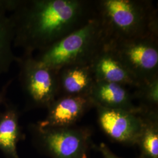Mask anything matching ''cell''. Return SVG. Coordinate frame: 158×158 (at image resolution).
I'll return each instance as SVG.
<instances>
[{
    "label": "cell",
    "instance_id": "6da1fadb",
    "mask_svg": "<svg viewBox=\"0 0 158 158\" xmlns=\"http://www.w3.org/2000/svg\"><path fill=\"white\" fill-rule=\"evenodd\" d=\"M14 47L25 55L43 51L94 15V1L10 0Z\"/></svg>",
    "mask_w": 158,
    "mask_h": 158
},
{
    "label": "cell",
    "instance_id": "7a4b0ae2",
    "mask_svg": "<svg viewBox=\"0 0 158 158\" xmlns=\"http://www.w3.org/2000/svg\"><path fill=\"white\" fill-rule=\"evenodd\" d=\"M94 10L108 42L158 36V11L148 0H98Z\"/></svg>",
    "mask_w": 158,
    "mask_h": 158
},
{
    "label": "cell",
    "instance_id": "3957f363",
    "mask_svg": "<svg viewBox=\"0 0 158 158\" xmlns=\"http://www.w3.org/2000/svg\"><path fill=\"white\" fill-rule=\"evenodd\" d=\"M107 42L104 29L94 13L79 28L39 52L35 57L58 72L72 65L90 64Z\"/></svg>",
    "mask_w": 158,
    "mask_h": 158
},
{
    "label": "cell",
    "instance_id": "277c9868",
    "mask_svg": "<svg viewBox=\"0 0 158 158\" xmlns=\"http://www.w3.org/2000/svg\"><path fill=\"white\" fill-rule=\"evenodd\" d=\"M29 130L35 146L50 158H90L91 131L75 125L69 127H42L31 124Z\"/></svg>",
    "mask_w": 158,
    "mask_h": 158
},
{
    "label": "cell",
    "instance_id": "5b68a950",
    "mask_svg": "<svg viewBox=\"0 0 158 158\" xmlns=\"http://www.w3.org/2000/svg\"><path fill=\"white\" fill-rule=\"evenodd\" d=\"M19 81L27 101V107L48 108L59 95L58 72L33 55L18 57Z\"/></svg>",
    "mask_w": 158,
    "mask_h": 158
},
{
    "label": "cell",
    "instance_id": "8992f818",
    "mask_svg": "<svg viewBox=\"0 0 158 158\" xmlns=\"http://www.w3.org/2000/svg\"><path fill=\"white\" fill-rule=\"evenodd\" d=\"M158 37L149 36L108 44L141 84L158 77Z\"/></svg>",
    "mask_w": 158,
    "mask_h": 158
},
{
    "label": "cell",
    "instance_id": "52a82bcc",
    "mask_svg": "<svg viewBox=\"0 0 158 158\" xmlns=\"http://www.w3.org/2000/svg\"><path fill=\"white\" fill-rule=\"evenodd\" d=\"M100 127L114 141L136 145L143 126L142 112L135 113L123 110L94 106Z\"/></svg>",
    "mask_w": 158,
    "mask_h": 158
},
{
    "label": "cell",
    "instance_id": "ba28073f",
    "mask_svg": "<svg viewBox=\"0 0 158 158\" xmlns=\"http://www.w3.org/2000/svg\"><path fill=\"white\" fill-rule=\"evenodd\" d=\"M94 103L89 96H61L48 107L45 118L37 123L42 127H69L75 125Z\"/></svg>",
    "mask_w": 158,
    "mask_h": 158
},
{
    "label": "cell",
    "instance_id": "9c48e42d",
    "mask_svg": "<svg viewBox=\"0 0 158 158\" xmlns=\"http://www.w3.org/2000/svg\"><path fill=\"white\" fill-rule=\"evenodd\" d=\"M90 66L96 80L134 88L140 85L121 62L108 42L93 60Z\"/></svg>",
    "mask_w": 158,
    "mask_h": 158
},
{
    "label": "cell",
    "instance_id": "30bf717a",
    "mask_svg": "<svg viewBox=\"0 0 158 158\" xmlns=\"http://www.w3.org/2000/svg\"><path fill=\"white\" fill-rule=\"evenodd\" d=\"M89 96L94 106L141 113L143 110L134 103V97L127 87L114 83L95 80Z\"/></svg>",
    "mask_w": 158,
    "mask_h": 158
},
{
    "label": "cell",
    "instance_id": "8fae6325",
    "mask_svg": "<svg viewBox=\"0 0 158 158\" xmlns=\"http://www.w3.org/2000/svg\"><path fill=\"white\" fill-rule=\"evenodd\" d=\"M4 106L0 111V151L6 158H19L17 143L25 138L19 124L20 113L10 102Z\"/></svg>",
    "mask_w": 158,
    "mask_h": 158
},
{
    "label": "cell",
    "instance_id": "7c38bea8",
    "mask_svg": "<svg viewBox=\"0 0 158 158\" xmlns=\"http://www.w3.org/2000/svg\"><path fill=\"white\" fill-rule=\"evenodd\" d=\"M90 64H77L58 72L59 94L62 96H89L95 82Z\"/></svg>",
    "mask_w": 158,
    "mask_h": 158
},
{
    "label": "cell",
    "instance_id": "4fadbf2b",
    "mask_svg": "<svg viewBox=\"0 0 158 158\" xmlns=\"http://www.w3.org/2000/svg\"><path fill=\"white\" fill-rule=\"evenodd\" d=\"M9 11L10 0H0V75L8 72L18 59L13 51L14 31Z\"/></svg>",
    "mask_w": 158,
    "mask_h": 158
},
{
    "label": "cell",
    "instance_id": "5bb4252c",
    "mask_svg": "<svg viewBox=\"0 0 158 158\" xmlns=\"http://www.w3.org/2000/svg\"><path fill=\"white\" fill-rule=\"evenodd\" d=\"M142 118V129L136 143L139 148V158H158V110H144Z\"/></svg>",
    "mask_w": 158,
    "mask_h": 158
},
{
    "label": "cell",
    "instance_id": "9a60e30c",
    "mask_svg": "<svg viewBox=\"0 0 158 158\" xmlns=\"http://www.w3.org/2000/svg\"><path fill=\"white\" fill-rule=\"evenodd\" d=\"M135 89L132 96L139 100V107L145 111L158 110V77L143 82Z\"/></svg>",
    "mask_w": 158,
    "mask_h": 158
},
{
    "label": "cell",
    "instance_id": "2e32d148",
    "mask_svg": "<svg viewBox=\"0 0 158 158\" xmlns=\"http://www.w3.org/2000/svg\"><path fill=\"white\" fill-rule=\"evenodd\" d=\"M102 153L104 158H120L117 155H115L114 153L108 148V147L104 143H102L100 146L97 148Z\"/></svg>",
    "mask_w": 158,
    "mask_h": 158
},
{
    "label": "cell",
    "instance_id": "e0dca14e",
    "mask_svg": "<svg viewBox=\"0 0 158 158\" xmlns=\"http://www.w3.org/2000/svg\"><path fill=\"white\" fill-rule=\"evenodd\" d=\"M12 80H10L6 83V85H4L1 90H0V106L3 105L5 106L6 104L8 102V99L6 98V93L7 89L11 83Z\"/></svg>",
    "mask_w": 158,
    "mask_h": 158
}]
</instances>
